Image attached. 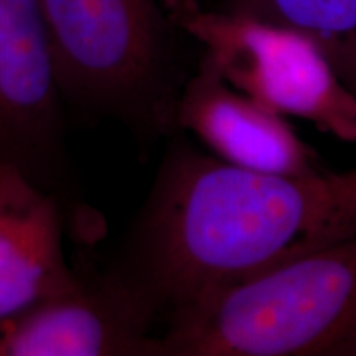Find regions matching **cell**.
<instances>
[{"mask_svg":"<svg viewBox=\"0 0 356 356\" xmlns=\"http://www.w3.org/2000/svg\"><path fill=\"white\" fill-rule=\"evenodd\" d=\"M159 356H356V236L165 318Z\"/></svg>","mask_w":356,"mask_h":356,"instance_id":"6da1fadb","label":"cell"},{"mask_svg":"<svg viewBox=\"0 0 356 356\" xmlns=\"http://www.w3.org/2000/svg\"><path fill=\"white\" fill-rule=\"evenodd\" d=\"M65 102L115 119L139 144L177 131L180 88L162 0H40Z\"/></svg>","mask_w":356,"mask_h":356,"instance_id":"7a4b0ae2","label":"cell"},{"mask_svg":"<svg viewBox=\"0 0 356 356\" xmlns=\"http://www.w3.org/2000/svg\"><path fill=\"white\" fill-rule=\"evenodd\" d=\"M162 6L177 32L195 40L234 89L284 118L304 119L356 144V96L310 37L200 0H162Z\"/></svg>","mask_w":356,"mask_h":356,"instance_id":"3957f363","label":"cell"},{"mask_svg":"<svg viewBox=\"0 0 356 356\" xmlns=\"http://www.w3.org/2000/svg\"><path fill=\"white\" fill-rule=\"evenodd\" d=\"M63 104L40 0H0V163L58 195L88 238L92 220L68 159Z\"/></svg>","mask_w":356,"mask_h":356,"instance_id":"277c9868","label":"cell"},{"mask_svg":"<svg viewBox=\"0 0 356 356\" xmlns=\"http://www.w3.org/2000/svg\"><path fill=\"white\" fill-rule=\"evenodd\" d=\"M0 320V356H159L157 315L111 270Z\"/></svg>","mask_w":356,"mask_h":356,"instance_id":"5b68a950","label":"cell"},{"mask_svg":"<svg viewBox=\"0 0 356 356\" xmlns=\"http://www.w3.org/2000/svg\"><path fill=\"white\" fill-rule=\"evenodd\" d=\"M175 127L193 134L215 157L246 170L309 175L325 168L284 115L234 89L204 56L180 88Z\"/></svg>","mask_w":356,"mask_h":356,"instance_id":"8992f818","label":"cell"},{"mask_svg":"<svg viewBox=\"0 0 356 356\" xmlns=\"http://www.w3.org/2000/svg\"><path fill=\"white\" fill-rule=\"evenodd\" d=\"M68 222L60 197L0 163V320L81 284L63 249Z\"/></svg>","mask_w":356,"mask_h":356,"instance_id":"52a82bcc","label":"cell"},{"mask_svg":"<svg viewBox=\"0 0 356 356\" xmlns=\"http://www.w3.org/2000/svg\"><path fill=\"white\" fill-rule=\"evenodd\" d=\"M221 8L291 26L310 37L356 96V0H225Z\"/></svg>","mask_w":356,"mask_h":356,"instance_id":"ba28073f","label":"cell"}]
</instances>
